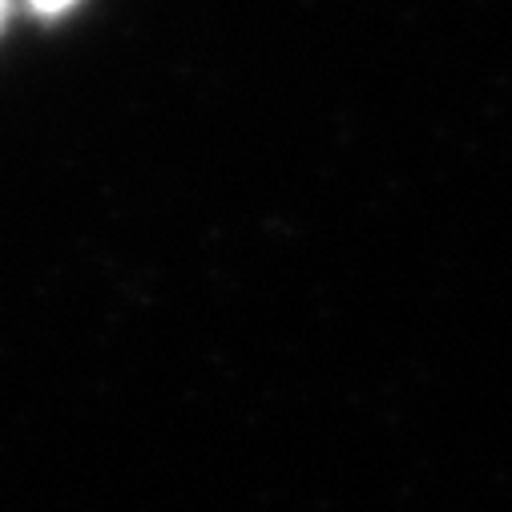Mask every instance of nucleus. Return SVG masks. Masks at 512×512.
I'll list each match as a JSON object with an SVG mask.
<instances>
[{
  "mask_svg": "<svg viewBox=\"0 0 512 512\" xmlns=\"http://www.w3.org/2000/svg\"><path fill=\"white\" fill-rule=\"evenodd\" d=\"M77 5V0H29V9L37 13V17H61V13H69Z\"/></svg>",
  "mask_w": 512,
  "mask_h": 512,
  "instance_id": "f257e3e1",
  "label": "nucleus"
},
{
  "mask_svg": "<svg viewBox=\"0 0 512 512\" xmlns=\"http://www.w3.org/2000/svg\"><path fill=\"white\" fill-rule=\"evenodd\" d=\"M5 9H9V0H0V21H5Z\"/></svg>",
  "mask_w": 512,
  "mask_h": 512,
  "instance_id": "f03ea898",
  "label": "nucleus"
}]
</instances>
